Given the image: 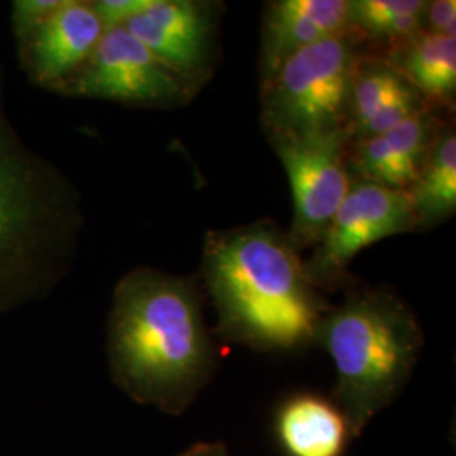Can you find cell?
<instances>
[{
	"label": "cell",
	"instance_id": "obj_18",
	"mask_svg": "<svg viewBox=\"0 0 456 456\" xmlns=\"http://www.w3.org/2000/svg\"><path fill=\"white\" fill-rule=\"evenodd\" d=\"M63 0H17L12 4V29L19 43H26Z\"/></svg>",
	"mask_w": 456,
	"mask_h": 456
},
{
	"label": "cell",
	"instance_id": "obj_16",
	"mask_svg": "<svg viewBox=\"0 0 456 456\" xmlns=\"http://www.w3.org/2000/svg\"><path fill=\"white\" fill-rule=\"evenodd\" d=\"M391 63L433 107L453 103L456 94V36L421 33L394 49Z\"/></svg>",
	"mask_w": 456,
	"mask_h": 456
},
{
	"label": "cell",
	"instance_id": "obj_21",
	"mask_svg": "<svg viewBox=\"0 0 456 456\" xmlns=\"http://www.w3.org/2000/svg\"><path fill=\"white\" fill-rule=\"evenodd\" d=\"M178 456H230V453L222 441H213V443H196Z\"/></svg>",
	"mask_w": 456,
	"mask_h": 456
},
{
	"label": "cell",
	"instance_id": "obj_20",
	"mask_svg": "<svg viewBox=\"0 0 456 456\" xmlns=\"http://www.w3.org/2000/svg\"><path fill=\"white\" fill-rule=\"evenodd\" d=\"M455 0H435L428 2L424 12V33L438 36H455Z\"/></svg>",
	"mask_w": 456,
	"mask_h": 456
},
{
	"label": "cell",
	"instance_id": "obj_6",
	"mask_svg": "<svg viewBox=\"0 0 456 456\" xmlns=\"http://www.w3.org/2000/svg\"><path fill=\"white\" fill-rule=\"evenodd\" d=\"M293 191L294 218L288 233L297 252L316 247L354 183L348 126L301 135L269 137Z\"/></svg>",
	"mask_w": 456,
	"mask_h": 456
},
{
	"label": "cell",
	"instance_id": "obj_12",
	"mask_svg": "<svg viewBox=\"0 0 456 456\" xmlns=\"http://www.w3.org/2000/svg\"><path fill=\"white\" fill-rule=\"evenodd\" d=\"M348 33V0L269 2L262 22V82L294 53Z\"/></svg>",
	"mask_w": 456,
	"mask_h": 456
},
{
	"label": "cell",
	"instance_id": "obj_19",
	"mask_svg": "<svg viewBox=\"0 0 456 456\" xmlns=\"http://www.w3.org/2000/svg\"><path fill=\"white\" fill-rule=\"evenodd\" d=\"M154 0H97L90 2L105 31L124 28L134 17L152 5Z\"/></svg>",
	"mask_w": 456,
	"mask_h": 456
},
{
	"label": "cell",
	"instance_id": "obj_15",
	"mask_svg": "<svg viewBox=\"0 0 456 456\" xmlns=\"http://www.w3.org/2000/svg\"><path fill=\"white\" fill-rule=\"evenodd\" d=\"M416 228H431L456 212L455 127L441 124L423 167L408 190Z\"/></svg>",
	"mask_w": 456,
	"mask_h": 456
},
{
	"label": "cell",
	"instance_id": "obj_11",
	"mask_svg": "<svg viewBox=\"0 0 456 456\" xmlns=\"http://www.w3.org/2000/svg\"><path fill=\"white\" fill-rule=\"evenodd\" d=\"M440 127L435 107H428L392 131L354 141L348 156L350 173L357 180L408 191Z\"/></svg>",
	"mask_w": 456,
	"mask_h": 456
},
{
	"label": "cell",
	"instance_id": "obj_5",
	"mask_svg": "<svg viewBox=\"0 0 456 456\" xmlns=\"http://www.w3.org/2000/svg\"><path fill=\"white\" fill-rule=\"evenodd\" d=\"M359 37H330L301 49L262 82L261 120L267 137L333 131L348 126L359 65Z\"/></svg>",
	"mask_w": 456,
	"mask_h": 456
},
{
	"label": "cell",
	"instance_id": "obj_17",
	"mask_svg": "<svg viewBox=\"0 0 456 456\" xmlns=\"http://www.w3.org/2000/svg\"><path fill=\"white\" fill-rule=\"evenodd\" d=\"M424 0H348L350 33L397 49L424 31Z\"/></svg>",
	"mask_w": 456,
	"mask_h": 456
},
{
	"label": "cell",
	"instance_id": "obj_3",
	"mask_svg": "<svg viewBox=\"0 0 456 456\" xmlns=\"http://www.w3.org/2000/svg\"><path fill=\"white\" fill-rule=\"evenodd\" d=\"M4 88L0 63V297L60 276L83 224L73 184L14 129Z\"/></svg>",
	"mask_w": 456,
	"mask_h": 456
},
{
	"label": "cell",
	"instance_id": "obj_4",
	"mask_svg": "<svg viewBox=\"0 0 456 456\" xmlns=\"http://www.w3.org/2000/svg\"><path fill=\"white\" fill-rule=\"evenodd\" d=\"M316 345L333 360L337 382L331 401L359 438L377 414L406 389L424 346L414 311L387 289H352L331 306Z\"/></svg>",
	"mask_w": 456,
	"mask_h": 456
},
{
	"label": "cell",
	"instance_id": "obj_1",
	"mask_svg": "<svg viewBox=\"0 0 456 456\" xmlns=\"http://www.w3.org/2000/svg\"><path fill=\"white\" fill-rule=\"evenodd\" d=\"M201 277L216 313L215 333L259 352L316 345L331 308L288 233L269 220L208 232Z\"/></svg>",
	"mask_w": 456,
	"mask_h": 456
},
{
	"label": "cell",
	"instance_id": "obj_7",
	"mask_svg": "<svg viewBox=\"0 0 456 456\" xmlns=\"http://www.w3.org/2000/svg\"><path fill=\"white\" fill-rule=\"evenodd\" d=\"M416 230L408 191L354 180L323 239L305 262L306 274L320 291L354 288L348 267L360 250Z\"/></svg>",
	"mask_w": 456,
	"mask_h": 456
},
{
	"label": "cell",
	"instance_id": "obj_14",
	"mask_svg": "<svg viewBox=\"0 0 456 456\" xmlns=\"http://www.w3.org/2000/svg\"><path fill=\"white\" fill-rule=\"evenodd\" d=\"M273 433L284 456H345L354 440L340 408L313 392H297L277 406Z\"/></svg>",
	"mask_w": 456,
	"mask_h": 456
},
{
	"label": "cell",
	"instance_id": "obj_2",
	"mask_svg": "<svg viewBox=\"0 0 456 456\" xmlns=\"http://www.w3.org/2000/svg\"><path fill=\"white\" fill-rule=\"evenodd\" d=\"M110 360L135 397L169 414L190 408L218 363L198 281L149 267L122 277L110 316Z\"/></svg>",
	"mask_w": 456,
	"mask_h": 456
},
{
	"label": "cell",
	"instance_id": "obj_9",
	"mask_svg": "<svg viewBox=\"0 0 456 456\" xmlns=\"http://www.w3.org/2000/svg\"><path fill=\"white\" fill-rule=\"evenodd\" d=\"M161 63L198 88L212 73L215 7L196 0H154L124 26Z\"/></svg>",
	"mask_w": 456,
	"mask_h": 456
},
{
	"label": "cell",
	"instance_id": "obj_8",
	"mask_svg": "<svg viewBox=\"0 0 456 456\" xmlns=\"http://www.w3.org/2000/svg\"><path fill=\"white\" fill-rule=\"evenodd\" d=\"M196 85L161 63L126 28L105 31L82 69L60 90L134 107L171 109L195 97Z\"/></svg>",
	"mask_w": 456,
	"mask_h": 456
},
{
	"label": "cell",
	"instance_id": "obj_10",
	"mask_svg": "<svg viewBox=\"0 0 456 456\" xmlns=\"http://www.w3.org/2000/svg\"><path fill=\"white\" fill-rule=\"evenodd\" d=\"M103 33L90 2L63 0L60 9L20 45V56L34 82L61 90L90 60Z\"/></svg>",
	"mask_w": 456,
	"mask_h": 456
},
{
	"label": "cell",
	"instance_id": "obj_13",
	"mask_svg": "<svg viewBox=\"0 0 456 456\" xmlns=\"http://www.w3.org/2000/svg\"><path fill=\"white\" fill-rule=\"evenodd\" d=\"M428 107L433 105L389 61L360 58L348 103L354 141L392 131Z\"/></svg>",
	"mask_w": 456,
	"mask_h": 456
}]
</instances>
